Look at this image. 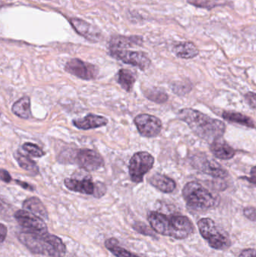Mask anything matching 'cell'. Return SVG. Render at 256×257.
<instances>
[{"label":"cell","instance_id":"4","mask_svg":"<svg viewBox=\"0 0 256 257\" xmlns=\"http://www.w3.org/2000/svg\"><path fill=\"white\" fill-rule=\"evenodd\" d=\"M183 196L186 205L197 211H207L219 203L217 197L199 183L189 182L183 189Z\"/></svg>","mask_w":256,"mask_h":257},{"label":"cell","instance_id":"8","mask_svg":"<svg viewBox=\"0 0 256 257\" xmlns=\"http://www.w3.org/2000/svg\"><path fill=\"white\" fill-rule=\"evenodd\" d=\"M65 70L85 81L96 79L99 75V69L96 66L77 58L69 60L65 66Z\"/></svg>","mask_w":256,"mask_h":257},{"label":"cell","instance_id":"30","mask_svg":"<svg viewBox=\"0 0 256 257\" xmlns=\"http://www.w3.org/2000/svg\"><path fill=\"white\" fill-rule=\"evenodd\" d=\"M243 215L251 221H256V208L254 207H246L243 209Z\"/></svg>","mask_w":256,"mask_h":257},{"label":"cell","instance_id":"11","mask_svg":"<svg viewBox=\"0 0 256 257\" xmlns=\"http://www.w3.org/2000/svg\"><path fill=\"white\" fill-rule=\"evenodd\" d=\"M75 159V163L86 171H96L104 166L102 156L93 150H78Z\"/></svg>","mask_w":256,"mask_h":257},{"label":"cell","instance_id":"14","mask_svg":"<svg viewBox=\"0 0 256 257\" xmlns=\"http://www.w3.org/2000/svg\"><path fill=\"white\" fill-rule=\"evenodd\" d=\"M72 123L75 127L80 130H87L106 126L108 123V120L103 116L90 114L84 118L74 120Z\"/></svg>","mask_w":256,"mask_h":257},{"label":"cell","instance_id":"5","mask_svg":"<svg viewBox=\"0 0 256 257\" xmlns=\"http://www.w3.org/2000/svg\"><path fill=\"white\" fill-rule=\"evenodd\" d=\"M198 228L201 236L215 250H224L231 246L229 235L222 230L210 218H202L198 222Z\"/></svg>","mask_w":256,"mask_h":257},{"label":"cell","instance_id":"29","mask_svg":"<svg viewBox=\"0 0 256 257\" xmlns=\"http://www.w3.org/2000/svg\"><path fill=\"white\" fill-rule=\"evenodd\" d=\"M146 96H147L150 100L159 104L165 103L168 99V96L166 93H164V92L159 91V90L150 91V93L146 94Z\"/></svg>","mask_w":256,"mask_h":257},{"label":"cell","instance_id":"28","mask_svg":"<svg viewBox=\"0 0 256 257\" xmlns=\"http://www.w3.org/2000/svg\"><path fill=\"white\" fill-rule=\"evenodd\" d=\"M23 149L28 153L30 155L33 156L35 157H42L45 155V153L44 152L42 148H39L38 145H35V144L30 143V142H27L23 145Z\"/></svg>","mask_w":256,"mask_h":257},{"label":"cell","instance_id":"12","mask_svg":"<svg viewBox=\"0 0 256 257\" xmlns=\"http://www.w3.org/2000/svg\"><path fill=\"white\" fill-rule=\"evenodd\" d=\"M70 23L78 34L88 39L89 41L97 42L102 38V33L99 29L83 20L79 18H72Z\"/></svg>","mask_w":256,"mask_h":257},{"label":"cell","instance_id":"22","mask_svg":"<svg viewBox=\"0 0 256 257\" xmlns=\"http://www.w3.org/2000/svg\"><path fill=\"white\" fill-rule=\"evenodd\" d=\"M105 246L113 255L117 257H140L121 247L119 241L114 238L107 239L105 242Z\"/></svg>","mask_w":256,"mask_h":257},{"label":"cell","instance_id":"36","mask_svg":"<svg viewBox=\"0 0 256 257\" xmlns=\"http://www.w3.org/2000/svg\"><path fill=\"white\" fill-rule=\"evenodd\" d=\"M16 183L18 185L21 186L22 188L25 189V190H30V191H33L34 190V187L30 184H27V182H24V181H18L16 180Z\"/></svg>","mask_w":256,"mask_h":257},{"label":"cell","instance_id":"27","mask_svg":"<svg viewBox=\"0 0 256 257\" xmlns=\"http://www.w3.org/2000/svg\"><path fill=\"white\" fill-rule=\"evenodd\" d=\"M222 0H188V3L197 7L205 8L210 9L224 3H221Z\"/></svg>","mask_w":256,"mask_h":257},{"label":"cell","instance_id":"15","mask_svg":"<svg viewBox=\"0 0 256 257\" xmlns=\"http://www.w3.org/2000/svg\"><path fill=\"white\" fill-rule=\"evenodd\" d=\"M212 154L220 160H230L235 156L236 151L231 148L225 141L220 139H216L210 145Z\"/></svg>","mask_w":256,"mask_h":257},{"label":"cell","instance_id":"37","mask_svg":"<svg viewBox=\"0 0 256 257\" xmlns=\"http://www.w3.org/2000/svg\"><path fill=\"white\" fill-rule=\"evenodd\" d=\"M8 229L7 227L3 223L1 224V229H0V233H1V242H4L6 236H7Z\"/></svg>","mask_w":256,"mask_h":257},{"label":"cell","instance_id":"18","mask_svg":"<svg viewBox=\"0 0 256 257\" xmlns=\"http://www.w3.org/2000/svg\"><path fill=\"white\" fill-rule=\"evenodd\" d=\"M173 52L180 58L192 59L198 55L199 50L192 42H185L174 45Z\"/></svg>","mask_w":256,"mask_h":257},{"label":"cell","instance_id":"19","mask_svg":"<svg viewBox=\"0 0 256 257\" xmlns=\"http://www.w3.org/2000/svg\"><path fill=\"white\" fill-rule=\"evenodd\" d=\"M23 208L42 217V219L45 220L48 219V211L42 201L38 197H30L26 199L23 203Z\"/></svg>","mask_w":256,"mask_h":257},{"label":"cell","instance_id":"32","mask_svg":"<svg viewBox=\"0 0 256 257\" xmlns=\"http://www.w3.org/2000/svg\"><path fill=\"white\" fill-rule=\"evenodd\" d=\"M246 100L253 109L256 110V93L249 92L245 95Z\"/></svg>","mask_w":256,"mask_h":257},{"label":"cell","instance_id":"7","mask_svg":"<svg viewBox=\"0 0 256 257\" xmlns=\"http://www.w3.org/2000/svg\"><path fill=\"white\" fill-rule=\"evenodd\" d=\"M111 57L123 62L126 64L132 65L144 71L151 64L150 58L142 51H129L127 49H109Z\"/></svg>","mask_w":256,"mask_h":257},{"label":"cell","instance_id":"26","mask_svg":"<svg viewBox=\"0 0 256 257\" xmlns=\"http://www.w3.org/2000/svg\"><path fill=\"white\" fill-rule=\"evenodd\" d=\"M132 228H133L134 230L136 231L137 232L141 234V235H146V236L156 237V233H155L156 232L153 230V228L150 227L145 223L137 222V223H134Z\"/></svg>","mask_w":256,"mask_h":257},{"label":"cell","instance_id":"6","mask_svg":"<svg viewBox=\"0 0 256 257\" xmlns=\"http://www.w3.org/2000/svg\"><path fill=\"white\" fill-rule=\"evenodd\" d=\"M154 158L151 154L144 151L136 153L129 162V175L133 182H142L144 176L153 168Z\"/></svg>","mask_w":256,"mask_h":257},{"label":"cell","instance_id":"9","mask_svg":"<svg viewBox=\"0 0 256 257\" xmlns=\"http://www.w3.org/2000/svg\"><path fill=\"white\" fill-rule=\"evenodd\" d=\"M15 218L20 226L25 228L28 232L36 233L48 232V226L42 217L27 210H19L15 214Z\"/></svg>","mask_w":256,"mask_h":257},{"label":"cell","instance_id":"10","mask_svg":"<svg viewBox=\"0 0 256 257\" xmlns=\"http://www.w3.org/2000/svg\"><path fill=\"white\" fill-rule=\"evenodd\" d=\"M134 122L140 134L144 137H155L160 133L162 128L160 119L150 114H139Z\"/></svg>","mask_w":256,"mask_h":257},{"label":"cell","instance_id":"1","mask_svg":"<svg viewBox=\"0 0 256 257\" xmlns=\"http://www.w3.org/2000/svg\"><path fill=\"white\" fill-rule=\"evenodd\" d=\"M178 117L186 123L197 136L211 142V143L216 139L222 138L225 132V125L223 122L211 118L192 108L180 110Z\"/></svg>","mask_w":256,"mask_h":257},{"label":"cell","instance_id":"13","mask_svg":"<svg viewBox=\"0 0 256 257\" xmlns=\"http://www.w3.org/2000/svg\"><path fill=\"white\" fill-rule=\"evenodd\" d=\"M64 184L69 190L83 194L94 195L96 190V184L90 178H84L82 180L66 178L65 179Z\"/></svg>","mask_w":256,"mask_h":257},{"label":"cell","instance_id":"33","mask_svg":"<svg viewBox=\"0 0 256 257\" xmlns=\"http://www.w3.org/2000/svg\"><path fill=\"white\" fill-rule=\"evenodd\" d=\"M242 178L246 180V181H249L251 184L256 186V166H253V167L251 169L250 177H249V178H247V177H243Z\"/></svg>","mask_w":256,"mask_h":257},{"label":"cell","instance_id":"31","mask_svg":"<svg viewBox=\"0 0 256 257\" xmlns=\"http://www.w3.org/2000/svg\"><path fill=\"white\" fill-rule=\"evenodd\" d=\"M105 193H106V187L102 183L99 182L96 184V190L94 193V196L96 197H101L104 196Z\"/></svg>","mask_w":256,"mask_h":257},{"label":"cell","instance_id":"16","mask_svg":"<svg viewBox=\"0 0 256 257\" xmlns=\"http://www.w3.org/2000/svg\"><path fill=\"white\" fill-rule=\"evenodd\" d=\"M142 38L140 36H114L110 41L109 49H126L142 44Z\"/></svg>","mask_w":256,"mask_h":257},{"label":"cell","instance_id":"3","mask_svg":"<svg viewBox=\"0 0 256 257\" xmlns=\"http://www.w3.org/2000/svg\"><path fill=\"white\" fill-rule=\"evenodd\" d=\"M18 239L29 250L36 254L50 257H63L66 255V245L61 238L48 232H21L18 235Z\"/></svg>","mask_w":256,"mask_h":257},{"label":"cell","instance_id":"24","mask_svg":"<svg viewBox=\"0 0 256 257\" xmlns=\"http://www.w3.org/2000/svg\"><path fill=\"white\" fill-rule=\"evenodd\" d=\"M15 158L19 166L24 170L30 172L33 175L39 174V167H38L36 163L30 157L21 154L20 151H16L15 154Z\"/></svg>","mask_w":256,"mask_h":257},{"label":"cell","instance_id":"23","mask_svg":"<svg viewBox=\"0 0 256 257\" xmlns=\"http://www.w3.org/2000/svg\"><path fill=\"white\" fill-rule=\"evenodd\" d=\"M117 82L123 90L131 92L135 83V75L130 70L120 69L117 75Z\"/></svg>","mask_w":256,"mask_h":257},{"label":"cell","instance_id":"25","mask_svg":"<svg viewBox=\"0 0 256 257\" xmlns=\"http://www.w3.org/2000/svg\"><path fill=\"white\" fill-rule=\"evenodd\" d=\"M222 117L227 121L238 123V124L243 125V126H247V127H255L254 122L252 121L250 117H247L244 114H240V113L225 111L222 114Z\"/></svg>","mask_w":256,"mask_h":257},{"label":"cell","instance_id":"20","mask_svg":"<svg viewBox=\"0 0 256 257\" xmlns=\"http://www.w3.org/2000/svg\"><path fill=\"white\" fill-rule=\"evenodd\" d=\"M201 172L207 175H211L212 177L218 178H224L228 176V173L225 169L221 167L219 163H216L214 160L209 161L205 160L203 163L198 165V168Z\"/></svg>","mask_w":256,"mask_h":257},{"label":"cell","instance_id":"35","mask_svg":"<svg viewBox=\"0 0 256 257\" xmlns=\"http://www.w3.org/2000/svg\"><path fill=\"white\" fill-rule=\"evenodd\" d=\"M1 180L6 183H10L12 181V177H11L10 174L5 169L1 170Z\"/></svg>","mask_w":256,"mask_h":257},{"label":"cell","instance_id":"2","mask_svg":"<svg viewBox=\"0 0 256 257\" xmlns=\"http://www.w3.org/2000/svg\"><path fill=\"white\" fill-rule=\"evenodd\" d=\"M150 226L156 233L175 239H185L194 232V225L189 217L183 215H165L151 211L147 216Z\"/></svg>","mask_w":256,"mask_h":257},{"label":"cell","instance_id":"21","mask_svg":"<svg viewBox=\"0 0 256 257\" xmlns=\"http://www.w3.org/2000/svg\"><path fill=\"white\" fill-rule=\"evenodd\" d=\"M12 112L23 119H28L31 117V102L28 96L24 97L17 101L12 105Z\"/></svg>","mask_w":256,"mask_h":257},{"label":"cell","instance_id":"34","mask_svg":"<svg viewBox=\"0 0 256 257\" xmlns=\"http://www.w3.org/2000/svg\"><path fill=\"white\" fill-rule=\"evenodd\" d=\"M239 257H256V250L252 248L245 249L240 253Z\"/></svg>","mask_w":256,"mask_h":257},{"label":"cell","instance_id":"17","mask_svg":"<svg viewBox=\"0 0 256 257\" xmlns=\"http://www.w3.org/2000/svg\"><path fill=\"white\" fill-rule=\"evenodd\" d=\"M148 181L152 186L162 193H171L176 188L175 181L162 174H154Z\"/></svg>","mask_w":256,"mask_h":257}]
</instances>
